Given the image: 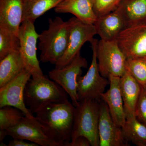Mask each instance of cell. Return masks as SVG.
Masks as SVG:
<instances>
[{
    "label": "cell",
    "mask_w": 146,
    "mask_h": 146,
    "mask_svg": "<svg viewBox=\"0 0 146 146\" xmlns=\"http://www.w3.org/2000/svg\"><path fill=\"white\" fill-rule=\"evenodd\" d=\"M7 135V132L6 130L0 129V142H1V144L3 143V141Z\"/></svg>",
    "instance_id": "obj_30"
},
{
    "label": "cell",
    "mask_w": 146,
    "mask_h": 146,
    "mask_svg": "<svg viewBox=\"0 0 146 146\" xmlns=\"http://www.w3.org/2000/svg\"><path fill=\"white\" fill-rule=\"evenodd\" d=\"M125 110L126 120L122 127L124 137L128 143L146 146V126L137 119L135 113Z\"/></svg>",
    "instance_id": "obj_20"
},
{
    "label": "cell",
    "mask_w": 146,
    "mask_h": 146,
    "mask_svg": "<svg viewBox=\"0 0 146 146\" xmlns=\"http://www.w3.org/2000/svg\"><path fill=\"white\" fill-rule=\"evenodd\" d=\"M108 79L109 89L102 94V100L107 105L113 121L117 125L122 127L125 123L126 114L120 90V77L110 75Z\"/></svg>",
    "instance_id": "obj_15"
},
{
    "label": "cell",
    "mask_w": 146,
    "mask_h": 146,
    "mask_svg": "<svg viewBox=\"0 0 146 146\" xmlns=\"http://www.w3.org/2000/svg\"><path fill=\"white\" fill-rule=\"evenodd\" d=\"M120 88L125 110L135 113L136 104L141 94V85L126 70L120 77Z\"/></svg>",
    "instance_id": "obj_18"
},
{
    "label": "cell",
    "mask_w": 146,
    "mask_h": 146,
    "mask_svg": "<svg viewBox=\"0 0 146 146\" xmlns=\"http://www.w3.org/2000/svg\"><path fill=\"white\" fill-rule=\"evenodd\" d=\"M20 47L18 35L0 28V60L12 52L20 49Z\"/></svg>",
    "instance_id": "obj_24"
},
{
    "label": "cell",
    "mask_w": 146,
    "mask_h": 146,
    "mask_svg": "<svg viewBox=\"0 0 146 146\" xmlns=\"http://www.w3.org/2000/svg\"><path fill=\"white\" fill-rule=\"evenodd\" d=\"M87 66V60L79 52L68 65L61 68H54L48 72L50 78L66 91L75 107L79 104L77 94L78 79L82 74V68H86Z\"/></svg>",
    "instance_id": "obj_7"
},
{
    "label": "cell",
    "mask_w": 146,
    "mask_h": 146,
    "mask_svg": "<svg viewBox=\"0 0 146 146\" xmlns=\"http://www.w3.org/2000/svg\"><path fill=\"white\" fill-rule=\"evenodd\" d=\"M99 110L100 102L91 100L79 101L75 107L72 140L83 136L89 140L91 146H100Z\"/></svg>",
    "instance_id": "obj_4"
},
{
    "label": "cell",
    "mask_w": 146,
    "mask_h": 146,
    "mask_svg": "<svg viewBox=\"0 0 146 146\" xmlns=\"http://www.w3.org/2000/svg\"><path fill=\"white\" fill-rule=\"evenodd\" d=\"M57 13H70L84 23L94 24L97 16L94 10V0H63L54 8Z\"/></svg>",
    "instance_id": "obj_17"
},
{
    "label": "cell",
    "mask_w": 146,
    "mask_h": 146,
    "mask_svg": "<svg viewBox=\"0 0 146 146\" xmlns=\"http://www.w3.org/2000/svg\"><path fill=\"white\" fill-rule=\"evenodd\" d=\"M135 115L137 119L146 126V86H141V94L136 104Z\"/></svg>",
    "instance_id": "obj_27"
},
{
    "label": "cell",
    "mask_w": 146,
    "mask_h": 146,
    "mask_svg": "<svg viewBox=\"0 0 146 146\" xmlns=\"http://www.w3.org/2000/svg\"><path fill=\"white\" fill-rule=\"evenodd\" d=\"M100 146H128L129 143L123 135L122 127L116 124L103 101L100 102L98 125Z\"/></svg>",
    "instance_id": "obj_13"
},
{
    "label": "cell",
    "mask_w": 146,
    "mask_h": 146,
    "mask_svg": "<svg viewBox=\"0 0 146 146\" xmlns=\"http://www.w3.org/2000/svg\"><path fill=\"white\" fill-rule=\"evenodd\" d=\"M25 66L20 50H16L0 60V88L20 74Z\"/></svg>",
    "instance_id": "obj_19"
},
{
    "label": "cell",
    "mask_w": 146,
    "mask_h": 146,
    "mask_svg": "<svg viewBox=\"0 0 146 146\" xmlns=\"http://www.w3.org/2000/svg\"><path fill=\"white\" fill-rule=\"evenodd\" d=\"M72 19L68 46L62 57L55 65L56 69L63 68L70 63L80 52L83 45L86 42H91L97 35L94 24L84 23L75 17Z\"/></svg>",
    "instance_id": "obj_9"
},
{
    "label": "cell",
    "mask_w": 146,
    "mask_h": 146,
    "mask_svg": "<svg viewBox=\"0 0 146 146\" xmlns=\"http://www.w3.org/2000/svg\"><path fill=\"white\" fill-rule=\"evenodd\" d=\"M39 34L35 30L34 23L28 20L21 24L18 33L20 51L25 68L32 76L43 74L36 56V43Z\"/></svg>",
    "instance_id": "obj_10"
},
{
    "label": "cell",
    "mask_w": 146,
    "mask_h": 146,
    "mask_svg": "<svg viewBox=\"0 0 146 146\" xmlns=\"http://www.w3.org/2000/svg\"><path fill=\"white\" fill-rule=\"evenodd\" d=\"M24 98L33 114L49 104L69 101L66 91L44 74L32 76L26 85Z\"/></svg>",
    "instance_id": "obj_2"
},
{
    "label": "cell",
    "mask_w": 146,
    "mask_h": 146,
    "mask_svg": "<svg viewBox=\"0 0 146 146\" xmlns=\"http://www.w3.org/2000/svg\"><path fill=\"white\" fill-rule=\"evenodd\" d=\"M26 0H0V28L18 35Z\"/></svg>",
    "instance_id": "obj_14"
},
{
    "label": "cell",
    "mask_w": 146,
    "mask_h": 146,
    "mask_svg": "<svg viewBox=\"0 0 146 146\" xmlns=\"http://www.w3.org/2000/svg\"><path fill=\"white\" fill-rule=\"evenodd\" d=\"M96 56L100 74L108 78L110 75L121 77L125 73L127 58L117 39L98 40Z\"/></svg>",
    "instance_id": "obj_6"
},
{
    "label": "cell",
    "mask_w": 146,
    "mask_h": 146,
    "mask_svg": "<svg viewBox=\"0 0 146 146\" xmlns=\"http://www.w3.org/2000/svg\"><path fill=\"white\" fill-rule=\"evenodd\" d=\"M25 115L20 110L11 106L0 109V129L7 130L18 125Z\"/></svg>",
    "instance_id": "obj_23"
},
{
    "label": "cell",
    "mask_w": 146,
    "mask_h": 146,
    "mask_svg": "<svg viewBox=\"0 0 146 146\" xmlns=\"http://www.w3.org/2000/svg\"><path fill=\"white\" fill-rule=\"evenodd\" d=\"M125 68L141 86H146V58L127 59Z\"/></svg>",
    "instance_id": "obj_25"
},
{
    "label": "cell",
    "mask_w": 146,
    "mask_h": 146,
    "mask_svg": "<svg viewBox=\"0 0 146 146\" xmlns=\"http://www.w3.org/2000/svg\"><path fill=\"white\" fill-rule=\"evenodd\" d=\"M91 144L89 140L83 136L77 137L69 142H66L64 146H90Z\"/></svg>",
    "instance_id": "obj_28"
},
{
    "label": "cell",
    "mask_w": 146,
    "mask_h": 146,
    "mask_svg": "<svg viewBox=\"0 0 146 146\" xmlns=\"http://www.w3.org/2000/svg\"><path fill=\"white\" fill-rule=\"evenodd\" d=\"M117 39L127 59L146 58V24L127 27Z\"/></svg>",
    "instance_id": "obj_12"
},
{
    "label": "cell",
    "mask_w": 146,
    "mask_h": 146,
    "mask_svg": "<svg viewBox=\"0 0 146 146\" xmlns=\"http://www.w3.org/2000/svg\"><path fill=\"white\" fill-rule=\"evenodd\" d=\"M98 40L94 38L90 42L93 51L92 61L85 75L79 77L77 81V94L79 101L85 100H102V94L109 85V79L100 74L96 56V48Z\"/></svg>",
    "instance_id": "obj_5"
},
{
    "label": "cell",
    "mask_w": 146,
    "mask_h": 146,
    "mask_svg": "<svg viewBox=\"0 0 146 146\" xmlns=\"http://www.w3.org/2000/svg\"><path fill=\"white\" fill-rule=\"evenodd\" d=\"M6 131L7 135L13 139L27 140L42 146H60L35 116H25L18 125Z\"/></svg>",
    "instance_id": "obj_8"
},
{
    "label": "cell",
    "mask_w": 146,
    "mask_h": 146,
    "mask_svg": "<svg viewBox=\"0 0 146 146\" xmlns=\"http://www.w3.org/2000/svg\"><path fill=\"white\" fill-rule=\"evenodd\" d=\"M72 19L64 21L59 17L49 19V27L39 34L40 60L55 65L68 46Z\"/></svg>",
    "instance_id": "obj_3"
},
{
    "label": "cell",
    "mask_w": 146,
    "mask_h": 146,
    "mask_svg": "<svg viewBox=\"0 0 146 146\" xmlns=\"http://www.w3.org/2000/svg\"><path fill=\"white\" fill-rule=\"evenodd\" d=\"M31 74L26 69L8 83L0 88V108L11 106L20 110L25 116L32 117L34 115L26 107L24 94Z\"/></svg>",
    "instance_id": "obj_11"
},
{
    "label": "cell",
    "mask_w": 146,
    "mask_h": 146,
    "mask_svg": "<svg viewBox=\"0 0 146 146\" xmlns=\"http://www.w3.org/2000/svg\"><path fill=\"white\" fill-rule=\"evenodd\" d=\"M25 140L21 139H13L9 143V146H38L39 145L35 143L31 142L27 143L24 141Z\"/></svg>",
    "instance_id": "obj_29"
},
{
    "label": "cell",
    "mask_w": 146,
    "mask_h": 146,
    "mask_svg": "<svg viewBox=\"0 0 146 146\" xmlns=\"http://www.w3.org/2000/svg\"><path fill=\"white\" fill-rule=\"evenodd\" d=\"M94 25L97 35L101 39L105 40L117 39L121 32L127 27L124 17L119 7L114 11L98 17Z\"/></svg>",
    "instance_id": "obj_16"
},
{
    "label": "cell",
    "mask_w": 146,
    "mask_h": 146,
    "mask_svg": "<svg viewBox=\"0 0 146 146\" xmlns=\"http://www.w3.org/2000/svg\"><path fill=\"white\" fill-rule=\"evenodd\" d=\"M119 7L127 27L146 24V0H123Z\"/></svg>",
    "instance_id": "obj_21"
},
{
    "label": "cell",
    "mask_w": 146,
    "mask_h": 146,
    "mask_svg": "<svg viewBox=\"0 0 146 146\" xmlns=\"http://www.w3.org/2000/svg\"><path fill=\"white\" fill-rule=\"evenodd\" d=\"M75 107L70 101L46 105L36 112V119L60 146L72 140Z\"/></svg>",
    "instance_id": "obj_1"
},
{
    "label": "cell",
    "mask_w": 146,
    "mask_h": 146,
    "mask_svg": "<svg viewBox=\"0 0 146 146\" xmlns=\"http://www.w3.org/2000/svg\"><path fill=\"white\" fill-rule=\"evenodd\" d=\"M63 0H26L24 9L23 21L35 23L36 19L47 11L58 5Z\"/></svg>",
    "instance_id": "obj_22"
},
{
    "label": "cell",
    "mask_w": 146,
    "mask_h": 146,
    "mask_svg": "<svg viewBox=\"0 0 146 146\" xmlns=\"http://www.w3.org/2000/svg\"><path fill=\"white\" fill-rule=\"evenodd\" d=\"M123 0H94V11L97 17L107 14L118 8Z\"/></svg>",
    "instance_id": "obj_26"
}]
</instances>
